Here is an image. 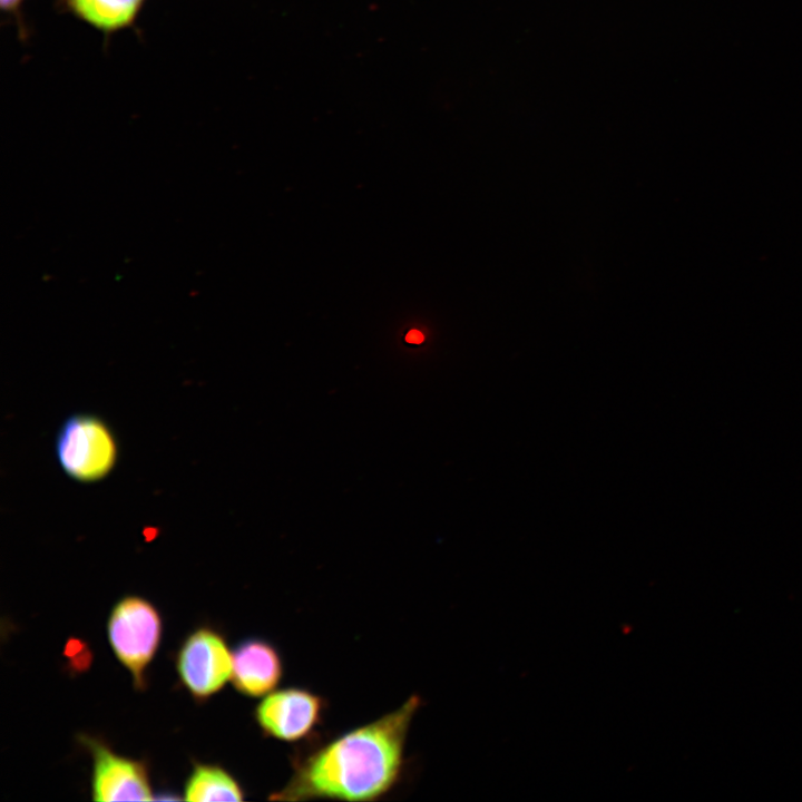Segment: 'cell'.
I'll list each match as a JSON object with an SVG mask.
<instances>
[{
    "instance_id": "1",
    "label": "cell",
    "mask_w": 802,
    "mask_h": 802,
    "mask_svg": "<svg viewBox=\"0 0 802 802\" xmlns=\"http://www.w3.org/2000/svg\"><path fill=\"white\" fill-rule=\"evenodd\" d=\"M420 705L418 696L380 718L313 750L294 764L272 800L336 799L373 801L398 782L407 735Z\"/></svg>"
},
{
    "instance_id": "2",
    "label": "cell",
    "mask_w": 802,
    "mask_h": 802,
    "mask_svg": "<svg viewBox=\"0 0 802 802\" xmlns=\"http://www.w3.org/2000/svg\"><path fill=\"white\" fill-rule=\"evenodd\" d=\"M56 453L62 470L80 482L106 477L117 460L115 437L104 420L92 414H74L61 426Z\"/></svg>"
},
{
    "instance_id": "3",
    "label": "cell",
    "mask_w": 802,
    "mask_h": 802,
    "mask_svg": "<svg viewBox=\"0 0 802 802\" xmlns=\"http://www.w3.org/2000/svg\"><path fill=\"white\" fill-rule=\"evenodd\" d=\"M108 639L119 662L131 673L135 685L144 686V673L162 636V619L155 606L138 596H126L113 607Z\"/></svg>"
},
{
    "instance_id": "4",
    "label": "cell",
    "mask_w": 802,
    "mask_h": 802,
    "mask_svg": "<svg viewBox=\"0 0 802 802\" xmlns=\"http://www.w3.org/2000/svg\"><path fill=\"white\" fill-rule=\"evenodd\" d=\"M177 672L192 695L206 698L232 678L233 652L221 634L208 627H199L182 644L177 655Z\"/></svg>"
},
{
    "instance_id": "5",
    "label": "cell",
    "mask_w": 802,
    "mask_h": 802,
    "mask_svg": "<svg viewBox=\"0 0 802 802\" xmlns=\"http://www.w3.org/2000/svg\"><path fill=\"white\" fill-rule=\"evenodd\" d=\"M322 698L304 688L273 691L260 702L255 718L268 736L294 742L306 737L321 721Z\"/></svg>"
},
{
    "instance_id": "6",
    "label": "cell",
    "mask_w": 802,
    "mask_h": 802,
    "mask_svg": "<svg viewBox=\"0 0 802 802\" xmlns=\"http://www.w3.org/2000/svg\"><path fill=\"white\" fill-rule=\"evenodd\" d=\"M81 742L90 751L94 765L91 794L95 801H149L153 799L143 762L116 754L89 736Z\"/></svg>"
},
{
    "instance_id": "7",
    "label": "cell",
    "mask_w": 802,
    "mask_h": 802,
    "mask_svg": "<svg viewBox=\"0 0 802 802\" xmlns=\"http://www.w3.org/2000/svg\"><path fill=\"white\" fill-rule=\"evenodd\" d=\"M282 674L281 656L266 640L251 638L239 643L233 651L231 679L244 695L260 697L273 692Z\"/></svg>"
},
{
    "instance_id": "8",
    "label": "cell",
    "mask_w": 802,
    "mask_h": 802,
    "mask_svg": "<svg viewBox=\"0 0 802 802\" xmlns=\"http://www.w3.org/2000/svg\"><path fill=\"white\" fill-rule=\"evenodd\" d=\"M59 7L104 35L131 27L147 0H57Z\"/></svg>"
},
{
    "instance_id": "9",
    "label": "cell",
    "mask_w": 802,
    "mask_h": 802,
    "mask_svg": "<svg viewBox=\"0 0 802 802\" xmlns=\"http://www.w3.org/2000/svg\"><path fill=\"white\" fill-rule=\"evenodd\" d=\"M243 798L244 792L232 774L212 764H195L184 789L187 801H242Z\"/></svg>"
},
{
    "instance_id": "10",
    "label": "cell",
    "mask_w": 802,
    "mask_h": 802,
    "mask_svg": "<svg viewBox=\"0 0 802 802\" xmlns=\"http://www.w3.org/2000/svg\"><path fill=\"white\" fill-rule=\"evenodd\" d=\"M25 0H0L3 12L16 18L21 26V7ZM22 28V27H21Z\"/></svg>"
},
{
    "instance_id": "11",
    "label": "cell",
    "mask_w": 802,
    "mask_h": 802,
    "mask_svg": "<svg viewBox=\"0 0 802 802\" xmlns=\"http://www.w3.org/2000/svg\"><path fill=\"white\" fill-rule=\"evenodd\" d=\"M407 342L418 344L423 341V335L418 330H410L405 336Z\"/></svg>"
}]
</instances>
